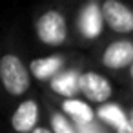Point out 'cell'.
Instances as JSON below:
<instances>
[{
    "mask_svg": "<svg viewBox=\"0 0 133 133\" xmlns=\"http://www.w3.org/2000/svg\"><path fill=\"white\" fill-rule=\"evenodd\" d=\"M51 88H53V91H57L64 97H73L80 88V77L75 71L60 73L51 80Z\"/></svg>",
    "mask_w": 133,
    "mask_h": 133,
    "instance_id": "obj_8",
    "label": "cell"
},
{
    "mask_svg": "<svg viewBox=\"0 0 133 133\" xmlns=\"http://www.w3.org/2000/svg\"><path fill=\"white\" fill-rule=\"evenodd\" d=\"M102 17L109 24L111 29L118 33L133 31V11L117 0H108L102 6Z\"/></svg>",
    "mask_w": 133,
    "mask_h": 133,
    "instance_id": "obj_3",
    "label": "cell"
},
{
    "mask_svg": "<svg viewBox=\"0 0 133 133\" xmlns=\"http://www.w3.org/2000/svg\"><path fill=\"white\" fill-rule=\"evenodd\" d=\"M60 68H62V58L60 57H46V58H37V60L31 62V73L38 80L53 77Z\"/></svg>",
    "mask_w": 133,
    "mask_h": 133,
    "instance_id": "obj_9",
    "label": "cell"
},
{
    "mask_svg": "<svg viewBox=\"0 0 133 133\" xmlns=\"http://www.w3.org/2000/svg\"><path fill=\"white\" fill-rule=\"evenodd\" d=\"M62 108H64V111L68 115H71L77 120V124H91L93 122V111L82 100H71L69 98V100H66L62 104Z\"/></svg>",
    "mask_w": 133,
    "mask_h": 133,
    "instance_id": "obj_10",
    "label": "cell"
},
{
    "mask_svg": "<svg viewBox=\"0 0 133 133\" xmlns=\"http://www.w3.org/2000/svg\"><path fill=\"white\" fill-rule=\"evenodd\" d=\"M98 115H100V118H104L108 124L115 126L117 129H120L126 124H129L128 118H126V115H124V111L118 106H115V104H104V106H100Z\"/></svg>",
    "mask_w": 133,
    "mask_h": 133,
    "instance_id": "obj_11",
    "label": "cell"
},
{
    "mask_svg": "<svg viewBox=\"0 0 133 133\" xmlns=\"http://www.w3.org/2000/svg\"><path fill=\"white\" fill-rule=\"evenodd\" d=\"M37 35L48 46H58L68 37V26L60 13L48 11L37 22Z\"/></svg>",
    "mask_w": 133,
    "mask_h": 133,
    "instance_id": "obj_2",
    "label": "cell"
},
{
    "mask_svg": "<svg viewBox=\"0 0 133 133\" xmlns=\"http://www.w3.org/2000/svg\"><path fill=\"white\" fill-rule=\"evenodd\" d=\"M104 66L111 68V69H120L126 68L133 62V44L128 40H118L108 46V49L104 51L102 57Z\"/></svg>",
    "mask_w": 133,
    "mask_h": 133,
    "instance_id": "obj_5",
    "label": "cell"
},
{
    "mask_svg": "<svg viewBox=\"0 0 133 133\" xmlns=\"http://www.w3.org/2000/svg\"><path fill=\"white\" fill-rule=\"evenodd\" d=\"M131 124H133V113H131Z\"/></svg>",
    "mask_w": 133,
    "mask_h": 133,
    "instance_id": "obj_16",
    "label": "cell"
},
{
    "mask_svg": "<svg viewBox=\"0 0 133 133\" xmlns=\"http://www.w3.org/2000/svg\"><path fill=\"white\" fill-rule=\"evenodd\" d=\"M31 133H51L49 129H46V128H37V129H33Z\"/></svg>",
    "mask_w": 133,
    "mask_h": 133,
    "instance_id": "obj_15",
    "label": "cell"
},
{
    "mask_svg": "<svg viewBox=\"0 0 133 133\" xmlns=\"http://www.w3.org/2000/svg\"><path fill=\"white\" fill-rule=\"evenodd\" d=\"M0 78L11 95H22L29 88V75L22 60L15 55H4L0 60Z\"/></svg>",
    "mask_w": 133,
    "mask_h": 133,
    "instance_id": "obj_1",
    "label": "cell"
},
{
    "mask_svg": "<svg viewBox=\"0 0 133 133\" xmlns=\"http://www.w3.org/2000/svg\"><path fill=\"white\" fill-rule=\"evenodd\" d=\"M80 29H82V35L88 37V38H95L100 35L102 31V15H100V9L95 2L88 4L80 15Z\"/></svg>",
    "mask_w": 133,
    "mask_h": 133,
    "instance_id": "obj_7",
    "label": "cell"
},
{
    "mask_svg": "<svg viewBox=\"0 0 133 133\" xmlns=\"http://www.w3.org/2000/svg\"><path fill=\"white\" fill-rule=\"evenodd\" d=\"M78 133H100L98 131V128L91 122V124H78Z\"/></svg>",
    "mask_w": 133,
    "mask_h": 133,
    "instance_id": "obj_13",
    "label": "cell"
},
{
    "mask_svg": "<svg viewBox=\"0 0 133 133\" xmlns=\"http://www.w3.org/2000/svg\"><path fill=\"white\" fill-rule=\"evenodd\" d=\"M37 118H38V106H37V102H35V100H26V102H22V104L17 108V111L13 113V117H11V126H13V129L18 131V133H28V131L31 133L33 129H37V128H35Z\"/></svg>",
    "mask_w": 133,
    "mask_h": 133,
    "instance_id": "obj_6",
    "label": "cell"
},
{
    "mask_svg": "<svg viewBox=\"0 0 133 133\" xmlns=\"http://www.w3.org/2000/svg\"><path fill=\"white\" fill-rule=\"evenodd\" d=\"M51 126H53V131L55 133H75V129L71 128V124L60 113H55L51 117Z\"/></svg>",
    "mask_w": 133,
    "mask_h": 133,
    "instance_id": "obj_12",
    "label": "cell"
},
{
    "mask_svg": "<svg viewBox=\"0 0 133 133\" xmlns=\"http://www.w3.org/2000/svg\"><path fill=\"white\" fill-rule=\"evenodd\" d=\"M131 75H133V68H131Z\"/></svg>",
    "mask_w": 133,
    "mask_h": 133,
    "instance_id": "obj_17",
    "label": "cell"
},
{
    "mask_svg": "<svg viewBox=\"0 0 133 133\" xmlns=\"http://www.w3.org/2000/svg\"><path fill=\"white\" fill-rule=\"evenodd\" d=\"M80 88L91 102H106L111 97L109 82L95 71H89V73L80 77Z\"/></svg>",
    "mask_w": 133,
    "mask_h": 133,
    "instance_id": "obj_4",
    "label": "cell"
},
{
    "mask_svg": "<svg viewBox=\"0 0 133 133\" xmlns=\"http://www.w3.org/2000/svg\"><path fill=\"white\" fill-rule=\"evenodd\" d=\"M117 133H133V124H131V122H129V124H126V126H124V128H120Z\"/></svg>",
    "mask_w": 133,
    "mask_h": 133,
    "instance_id": "obj_14",
    "label": "cell"
}]
</instances>
